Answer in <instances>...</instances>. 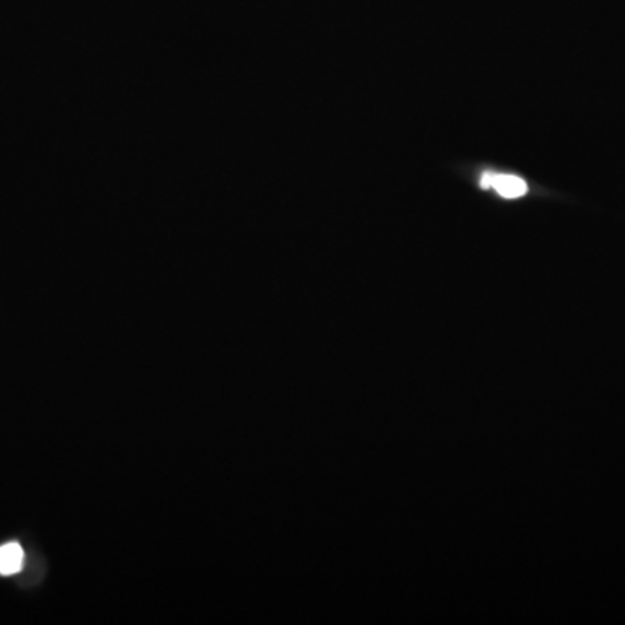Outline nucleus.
Here are the masks:
<instances>
[{
	"mask_svg": "<svg viewBox=\"0 0 625 625\" xmlns=\"http://www.w3.org/2000/svg\"><path fill=\"white\" fill-rule=\"evenodd\" d=\"M483 188H494L497 193L503 194L506 199H518L521 194L529 191L527 182L516 176H507V174L486 173L482 178Z\"/></svg>",
	"mask_w": 625,
	"mask_h": 625,
	"instance_id": "nucleus-1",
	"label": "nucleus"
},
{
	"mask_svg": "<svg viewBox=\"0 0 625 625\" xmlns=\"http://www.w3.org/2000/svg\"><path fill=\"white\" fill-rule=\"evenodd\" d=\"M23 563H25V551L17 542H8L0 545V575L11 577L22 571Z\"/></svg>",
	"mask_w": 625,
	"mask_h": 625,
	"instance_id": "nucleus-2",
	"label": "nucleus"
}]
</instances>
